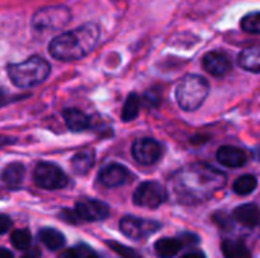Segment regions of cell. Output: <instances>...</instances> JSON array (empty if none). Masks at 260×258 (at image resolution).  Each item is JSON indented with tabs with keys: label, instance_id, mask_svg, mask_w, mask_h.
<instances>
[{
	"label": "cell",
	"instance_id": "cell-2",
	"mask_svg": "<svg viewBox=\"0 0 260 258\" xmlns=\"http://www.w3.org/2000/svg\"><path fill=\"white\" fill-rule=\"evenodd\" d=\"M50 73V64L41 56H30L8 67L9 79L20 88H30L43 84Z\"/></svg>",
	"mask_w": 260,
	"mask_h": 258
},
{
	"label": "cell",
	"instance_id": "cell-15",
	"mask_svg": "<svg viewBox=\"0 0 260 258\" xmlns=\"http://www.w3.org/2000/svg\"><path fill=\"white\" fill-rule=\"evenodd\" d=\"M238 64L247 71L260 73V44L244 49L238 56Z\"/></svg>",
	"mask_w": 260,
	"mask_h": 258
},
{
	"label": "cell",
	"instance_id": "cell-23",
	"mask_svg": "<svg viewBox=\"0 0 260 258\" xmlns=\"http://www.w3.org/2000/svg\"><path fill=\"white\" fill-rule=\"evenodd\" d=\"M241 27L242 30L253 33V35H260V12H253L245 15L241 20Z\"/></svg>",
	"mask_w": 260,
	"mask_h": 258
},
{
	"label": "cell",
	"instance_id": "cell-30",
	"mask_svg": "<svg viewBox=\"0 0 260 258\" xmlns=\"http://www.w3.org/2000/svg\"><path fill=\"white\" fill-rule=\"evenodd\" d=\"M181 258H206V257H204V254H203V252H200V251H192V252L186 254L184 257H181Z\"/></svg>",
	"mask_w": 260,
	"mask_h": 258
},
{
	"label": "cell",
	"instance_id": "cell-14",
	"mask_svg": "<svg viewBox=\"0 0 260 258\" xmlns=\"http://www.w3.org/2000/svg\"><path fill=\"white\" fill-rule=\"evenodd\" d=\"M64 122L67 125V128L73 132H82L87 131L91 126L90 117L87 114H84L81 109L78 108H67L62 113Z\"/></svg>",
	"mask_w": 260,
	"mask_h": 258
},
{
	"label": "cell",
	"instance_id": "cell-5",
	"mask_svg": "<svg viewBox=\"0 0 260 258\" xmlns=\"http://www.w3.org/2000/svg\"><path fill=\"white\" fill-rule=\"evenodd\" d=\"M34 181L38 187L46 190H59L69 184L66 173L52 163H40L34 170Z\"/></svg>",
	"mask_w": 260,
	"mask_h": 258
},
{
	"label": "cell",
	"instance_id": "cell-7",
	"mask_svg": "<svg viewBox=\"0 0 260 258\" xmlns=\"http://www.w3.org/2000/svg\"><path fill=\"white\" fill-rule=\"evenodd\" d=\"M160 228L161 225L155 220L140 219L134 216H125L120 220V231L131 240H142L145 237H149Z\"/></svg>",
	"mask_w": 260,
	"mask_h": 258
},
{
	"label": "cell",
	"instance_id": "cell-12",
	"mask_svg": "<svg viewBox=\"0 0 260 258\" xmlns=\"http://www.w3.org/2000/svg\"><path fill=\"white\" fill-rule=\"evenodd\" d=\"M216 158L222 166L230 167V169L242 167V166H245V163L248 160L247 152L242 151L241 148H235V146H222V148H219V151L216 154Z\"/></svg>",
	"mask_w": 260,
	"mask_h": 258
},
{
	"label": "cell",
	"instance_id": "cell-1",
	"mask_svg": "<svg viewBox=\"0 0 260 258\" xmlns=\"http://www.w3.org/2000/svg\"><path fill=\"white\" fill-rule=\"evenodd\" d=\"M99 26L87 23L78 29L59 33L49 44V52L55 59L70 62L87 56L99 41Z\"/></svg>",
	"mask_w": 260,
	"mask_h": 258
},
{
	"label": "cell",
	"instance_id": "cell-11",
	"mask_svg": "<svg viewBox=\"0 0 260 258\" xmlns=\"http://www.w3.org/2000/svg\"><path fill=\"white\" fill-rule=\"evenodd\" d=\"M129 178V172L122 164H108L105 166L99 173V181L105 187H119L123 186Z\"/></svg>",
	"mask_w": 260,
	"mask_h": 258
},
{
	"label": "cell",
	"instance_id": "cell-19",
	"mask_svg": "<svg viewBox=\"0 0 260 258\" xmlns=\"http://www.w3.org/2000/svg\"><path fill=\"white\" fill-rule=\"evenodd\" d=\"M221 249L225 258H251V252L247 245L239 240H224Z\"/></svg>",
	"mask_w": 260,
	"mask_h": 258
},
{
	"label": "cell",
	"instance_id": "cell-20",
	"mask_svg": "<svg viewBox=\"0 0 260 258\" xmlns=\"http://www.w3.org/2000/svg\"><path fill=\"white\" fill-rule=\"evenodd\" d=\"M40 240L50 251H58L59 248L64 246V236L59 231L53 230V228L41 230L40 231Z\"/></svg>",
	"mask_w": 260,
	"mask_h": 258
},
{
	"label": "cell",
	"instance_id": "cell-6",
	"mask_svg": "<svg viewBox=\"0 0 260 258\" xmlns=\"http://www.w3.org/2000/svg\"><path fill=\"white\" fill-rule=\"evenodd\" d=\"M168 199V193L165 190V187L155 181H146L142 182L133 196V201L136 205L143 207V208H158L163 202H166Z\"/></svg>",
	"mask_w": 260,
	"mask_h": 258
},
{
	"label": "cell",
	"instance_id": "cell-33",
	"mask_svg": "<svg viewBox=\"0 0 260 258\" xmlns=\"http://www.w3.org/2000/svg\"><path fill=\"white\" fill-rule=\"evenodd\" d=\"M5 102V93H3V90L0 88V105Z\"/></svg>",
	"mask_w": 260,
	"mask_h": 258
},
{
	"label": "cell",
	"instance_id": "cell-31",
	"mask_svg": "<svg viewBox=\"0 0 260 258\" xmlns=\"http://www.w3.org/2000/svg\"><path fill=\"white\" fill-rule=\"evenodd\" d=\"M0 258H14V255L11 254V251L2 248V249H0Z\"/></svg>",
	"mask_w": 260,
	"mask_h": 258
},
{
	"label": "cell",
	"instance_id": "cell-4",
	"mask_svg": "<svg viewBox=\"0 0 260 258\" xmlns=\"http://www.w3.org/2000/svg\"><path fill=\"white\" fill-rule=\"evenodd\" d=\"M72 20V12L64 5H50L40 8L32 17V27L40 33L55 32L66 27Z\"/></svg>",
	"mask_w": 260,
	"mask_h": 258
},
{
	"label": "cell",
	"instance_id": "cell-18",
	"mask_svg": "<svg viewBox=\"0 0 260 258\" xmlns=\"http://www.w3.org/2000/svg\"><path fill=\"white\" fill-rule=\"evenodd\" d=\"M183 248V243L181 240L178 239H171V237H165V239H160L155 242L154 245V249H155V254L160 258H172L175 257Z\"/></svg>",
	"mask_w": 260,
	"mask_h": 258
},
{
	"label": "cell",
	"instance_id": "cell-9",
	"mask_svg": "<svg viewBox=\"0 0 260 258\" xmlns=\"http://www.w3.org/2000/svg\"><path fill=\"white\" fill-rule=\"evenodd\" d=\"M75 213L79 220L85 222H98L104 220L110 216V208L107 204L96 199H84L79 201L75 207Z\"/></svg>",
	"mask_w": 260,
	"mask_h": 258
},
{
	"label": "cell",
	"instance_id": "cell-25",
	"mask_svg": "<svg viewBox=\"0 0 260 258\" xmlns=\"http://www.w3.org/2000/svg\"><path fill=\"white\" fill-rule=\"evenodd\" d=\"M107 245H108L114 252H117L122 258H143L142 255H139L136 251H133L131 248H126V246H123V245H120V243H117V242H108Z\"/></svg>",
	"mask_w": 260,
	"mask_h": 258
},
{
	"label": "cell",
	"instance_id": "cell-8",
	"mask_svg": "<svg viewBox=\"0 0 260 258\" xmlns=\"http://www.w3.org/2000/svg\"><path fill=\"white\" fill-rule=\"evenodd\" d=\"M131 152L137 163H140L143 166H151L160 160L163 149L157 140L145 137V138H139L134 141Z\"/></svg>",
	"mask_w": 260,
	"mask_h": 258
},
{
	"label": "cell",
	"instance_id": "cell-3",
	"mask_svg": "<svg viewBox=\"0 0 260 258\" xmlns=\"http://www.w3.org/2000/svg\"><path fill=\"white\" fill-rule=\"evenodd\" d=\"M209 96V82L200 75H187L184 76L177 88L175 99L181 109L195 111L198 109Z\"/></svg>",
	"mask_w": 260,
	"mask_h": 258
},
{
	"label": "cell",
	"instance_id": "cell-16",
	"mask_svg": "<svg viewBox=\"0 0 260 258\" xmlns=\"http://www.w3.org/2000/svg\"><path fill=\"white\" fill-rule=\"evenodd\" d=\"M24 179V166L21 163H11L2 172V181L9 189H18Z\"/></svg>",
	"mask_w": 260,
	"mask_h": 258
},
{
	"label": "cell",
	"instance_id": "cell-22",
	"mask_svg": "<svg viewBox=\"0 0 260 258\" xmlns=\"http://www.w3.org/2000/svg\"><path fill=\"white\" fill-rule=\"evenodd\" d=\"M139 109H140V97L136 93H131L125 100V105L122 109V120L133 122L139 116Z\"/></svg>",
	"mask_w": 260,
	"mask_h": 258
},
{
	"label": "cell",
	"instance_id": "cell-27",
	"mask_svg": "<svg viewBox=\"0 0 260 258\" xmlns=\"http://www.w3.org/2000/svg\"><path fill=\"white\" fill-rule=\"evenodd\" d=\"M12 227V220L5 216V214H0V236L5 234L6 231H9V228Z\"/></svg>",
	"mask_w": 260,
	"mask_h": 258
},
{
	"label": "cell",
	"instance_id": "cell-17",
	"mask_svg": "<svg viewBox=\"0 0 260 258\" xmlns=\"http://www.w3.org/2000/svg\"><path fill=\"white\" fill-rule=\"evenodd\" d=\"M94 164V151L91 148L82 149L72 158V167L78 175H85Z\"/></svg>",
	"mask_w": 260,
	"mask_h": 258
},
{
	"label": "cell",
	"instance_id": "cell-21",
	"mask_svg": "<svg viewBox=\"0 0 260 258\" xmlns=\"http://www.w3.org/2000/svg\"><path fill=\"white\" fill-rule=\"evenodd\" d=\"M257 187V179L253 175H242L241 178H238L233 184V192L236 195L241 196H247L250 193H253Z\"/></svg>",
	"mask_w": 260,
	"mask_h": 258
},
{
	"label": "cell",
	"instance_id": "cell-13",
	"mask_svg": "<svg viewBox=\"0 0 260 258\" xmlns=\"http://www.w3.org/2000/svg\"><path fill=\"white\" fill-rule=\"evenodd\" d=\"M233 219L248 228L260 227V208L256 204H244L233 211Z\"/></svg>",
	"mask_w": 260,
	"mask_h": 258
},
{
	"label": "cell",
	"instance_id": "cell-29",
	"mask_svg": "<svg viewBox=\"0 0 260 258\" xmlns=\"http://www.w3.org/2000/svg\"><path fill=\"white\" fill-rule=\"evenodd\" d=\"M59 258H79L78 254V249L76 248H70V249H66L59 254Z\"/></svg>",
	"mask_w": 260,
	"mask_h": 258
},
{
	"label": "cell",
	"instance_id": "cell-32",
	"mask_svg": "<svg viewBox=\"0 0 260 258\" xmlns=\"http://www.w3.org/2000/svg\"><path fill=\"white\" fill-rule=\"evenodd\" d=\"M14 140H11V138H6V137H0V146H3V144H9V143H12Z\"/></svg>",
	"mask_w": 260,
	"mask_h": 258
},
{
	"label": "cell",
	"instance_id": "cell-24",
	"mask_svg": "<svg viewBox=\"0 0 260 258\" xmlns=\"http://www.w3.org/2000/svg\"><path fill=\"white\" fill-rule=\"evenodd\" d=\"M11 242L17 249H27L32 242V236L27 230H17L11 236Z\"/></svg>",
	"mask_w": 260,
	"mask_h": 258
},
{
	"label": "cell",
	"instance_id": "cell-10",
	"mask_svg": "<svg viewBox=\"0 0 260 258\" xmlns=\"http://www.w3.org/2000/svg\"><path fill=\"white\" fill-rule=\"evenodd\" d=\"M203 67L213 76H222L232 70V59L224 52H209L203 58Z\"/></svg>",
	"mask_w": 260,
	"mask_h": 258
},
{
	"label": "cell",
	"instance_id": "cell-34",
	"mask_svg": "<svg viewBox=\"0 0 260 258\" xmlns=\"http://www.w3.org/2000/svg\"><path fill=\"white\" fill-rule=\"evenodd\" d=\"M91 258H99V257H98V255H96V254H94V255H93V257H91Z\"/></svg>",
	"mask_w": 260,
	"mask_h": 258
},
{
	"label": "cell",
	"instance_id": "cell-28",
	"mask_svg": "<svg viewBox=\"0 0 260 258\" xmlns=\"http://www.w3.org/2000/svg\"><path fill=\"white\" fill-rule=\"evenodd\" d=\"M41 257V251L38 248H29L27 251H24V254L20 258H40Z\"/></svg>",
	"mask_w": 260,
	"mask_h": 258
},
{
	"label": "cell",
	"instance_id": "cell-26",
	"mask_svg": "<svg viewBox=\"0 0 260 258\" xmlns=\"http://www.w3.org/2000/svg\"><path fill=\"white\" fill-rule=\"evenodd\" d=\"M160 100H161V97H160V93L157 90H148L143 96V103L146 106H151V108L158 106Z\"/></svg>",
	"mask_w": 260,
	"mask_h": 258
}]
</instances>
